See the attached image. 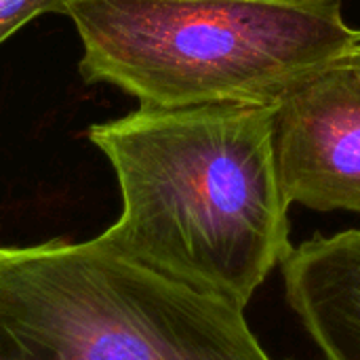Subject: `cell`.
Segmentation results:
<instances>
[{"mask_svg": "<svg viewBox=\"0 0 360 360\" xmlns=\"http://www.w3.org/2000/svg\"><path fill=\"white\" fill-rule=\"evenodd\" d=\"M276 105L146 108L91 124L110 160L120 217L101 245L247 308L291 253L274 158Z\"/></svg>", "mask_w": 360, "mask_h": 360, "instance_id": "obj_1", "label": "cell"}, {"mask_svg": "<svg viewBox=\"0 0 360 360\" xmlns=\"http://www.w3.org/2000/svg\"><path fill=\"white\" fill-rule=\"evenodd\" d=\"M80 76L139 105H278L346 63L344 0H74Z\"/></svg>", "mask_w": 360, "mask_h": 360, "instance_id": "obj_2", "label": "cell"}, {"mask_svg": "<svg viewBox=\"0 0 360 360\" xmlns=\"http://www.w3.org/2000/svg\"><path fill=\"white\" fill-rule=\"evenodd\" d=\"M0 360H274L245 308L101 245L0 247Z\"/></svg>", "mask_w": 360, "mask_h": 360, "instance_id": "obj_3", "label": "cell"}, {"mask_svg": "<svg viewBox=\"0 0 360 360\" xmlns=\"http://www.w3.org/2000/svg\"><path fill=\"white\" fill-rule=\"evenodd\" d=\"M274 158L289 205L360 215V72L312 78L274 108Z\"/></svg>", "mask_w": 360, "mask_h": 360, "instance_id": "obj_4", "label": "cell"}, {"mask_svg": "<svg viewBox=\"0 0 360 360\" xmlns=\"http://www.w3.org/2000/svg\"><path fill=\"white\" fill-rule=\"evenodd\" d=\"M283 266L291 310L325 360H360V230L316 236Z\"/></svg>", "mask_w": 360, "mask_h": 360, "instance_id": "obj_5", "label": "cell"}, {"mask_svg": "<svg viewBox=\"0 0 360 360\" xmlns=\"http://www.w3.org/2000/svg\"><path fill=\"white\" fill-rule=\"evenodd\" d=\"M74 0H0V44L40 15H65Z\"/></svg>", "mask_w": 360, "mask_h": 360, "instance_id": "obj_6", "label": "cell"}, {"mask_svg": "<svg viewBox=\"0 0 360 360\" xmlns=\"http://www.w3.org/2000/svg\"><path fill=\"white\" fill-rule=\"evenodd\" d=\"M346 63H348L350 68H354V70H359L360 72V36H359L356 46H354V49H352V53H350V57L346 59Z\"/></svg>", "mask_w": 360, "mask_h": 360, "instance_id": "obj_7", "label": "cell"}]
</instances>
